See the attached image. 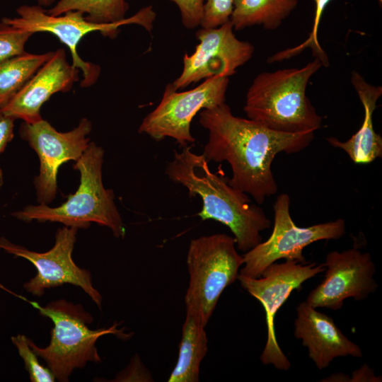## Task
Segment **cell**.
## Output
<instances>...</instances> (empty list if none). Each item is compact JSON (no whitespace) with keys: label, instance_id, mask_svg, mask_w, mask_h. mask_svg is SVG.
<instances>
[{"label":"cell","instance_id":"11","mask_svg":"<svg viewBox=\"0 0 382 382\" xmlns=\"http://www.w3.org/2000/svg\"><path fill=\"white\" fill-rule=\"evenodd\" d=\"M77 230L66 226L58 228L54 245L45 253L29 250L3 237L0 238V248L26 259L36 268V275L23 285L33 296H41L46 289L69 284L81 288L100 308L102 296L93 286L90 272L76 265L72 259Z\"/></svg>","mask_w":382,"mask_h":382},{"label":"cell","instance_id":"22","mask_svg":"<svg viewBox=\"0 0 382 382\" xmlns=\"http://www.w3.org/2000/svg\"><path fill=\"white\" fill-rule=\"evenodd\" d=\"M378 1L380 3L382 2V0ZM314 1L316 4L315 16L312 30L308 37L304 42L295 48L287 49L274 54L269 59L270 62L282 61L292 57L294 55L299 54L304 49L310 47L316 55V57L318 58L322 62L323 66L328 65L327 54L319 45L318 40V29L321 15L330 0H314Z\"/></svg>","mask_w":382,"mask_h":382},{"label":"cell","instance_id":"16","mask_svg":"<svg viewBox=\"0 0 382 382\" xmlns=\"http://www.w3.org/2000/svg\"><path fill=\"white\" fill-rule=\"evenodd\" d=\"M294 334L308 348L309 358L319 370L326 369L337 357L363 356L361 349L343 334L330 316L306 301L296 306Z\"/></svg>","mask_w":382,"mask_h":382},{"label":"cell","instance_id":"28","mask_svg":"<svg viewBox=\"0 0 382 382\" xmlns=\"http://www.w3.org/2000/svg\"><path fill=\"white\" fill-rule=\"evenodd\" d=\"M15 119L0 112V154L13 137Z\"/></svg>","mask_w":382,"mask_h":382},{"label":"cell","instance_id":"7","mask_svg":"<svg viewBox=\"0 0 382 382\" xmlns=\"http://www.w3.org/2000/svg\"><path fill=\"white\" fill-rule=\"evenodd\" d=\"M17 16L3 18L1 21L18 29L33 33H50L64 44L71 54L72 65L82 72L80 86H93L100 74L99 65L83 60L77 52L81 40L87 34L98 31L104 37H116L120 27L128 24H138L151 32L156 13L151 6L140 9L137 13L122 21L113 23H96L86 19L78 11H67L59 16H52L39 5H22L16 9Z\"/></svg>","mask_w":382,"mask_h":382},{"label":"cell","instance_id":"27","mask_svg":"<svg viewBox=\"0 0 382 382\" xmlns=\"http://www.w3.org/2000/svg\"><path fill=\"white\" fill-rule=\"evenodd\" d=\"M115 381H152L151 374L142 364L139 357L132 358L129 365L119 373L115 378Z\"/></svg>","mask_w":382,"mask_h":382},{"label":"cell","instance_id":"4","mask_svg":"<svg viewBox=\"0 0 382 382\" xmlns=\"http://www.w3.org/2000/svg\"><path fill=\"white\" fill-rule=\"evenodd\" d=\"M104 153L101 146L89 143L73 166L80 173L78 190L60 206L29 205L12 215L25 221L59 222L77 228H86L94 222L110 228L115 238H124L125 228L114 201V192L103 183Z\"/></svg>","mask_w":382,"mask_h":382},{"label":"cell","instance_id":"9","mask_svg":"<svg viewBox=\"0 0 382 382\" xmlns=\"http://www.w3.org/2000/svg\"><path fill=\"white\" fill-rule=\"evenodd\" d=\"M228 85V77L217 76L181 92L168 83L159 104L143 119L138 132L156 141L172 138L181 148L195 142L190 132L192 119L203 109L224 103Z\"/></svg>","mask_w":382,"mask_h":382},{"label":"cell","instance_id":"25","mask_svg":"<svg viewBox=\"0 0 382 382\" xmlns=\"http://www.w3.org/2000/svg\"><path fill=\"white\" fill-rule=\"evenodd\" d=\"M233 0H205L200 25L211 28L219 27L230 21Z\"/></svg>","mask_w":382,"mask_h":382},{"label":"cell","instance_id":"31","mask_svg":"<svg viewBox=\"0 0 382 382\" xmlns=\"http://www.w3.org/2000/svg\"><path fill=\"white\" fill-rule=\"evenodd\" d=\"M39 6L47 7L51 6L55 0H35Z\"/></svg>","mask_w":382,"mask_h":382},{"label":"cell","instance_id":"17","mask_svg":"<svg viewBox=\"0 0 382 382\" xmlns=\"http://www.w3.org/2000/svg\"><path fill=\"white\" fill-rule=\"evenodd\" d=\"M351 83L364 107L362 125L345 141L333 137L328 138L327 141L331 146L345 151L355 163L366 164L382 156V138L375 132L373 125V113L376 102L382 95V88L368 83L357 71L352 73Z\"/></svg>","mask_w":382,"mask_h":382},{"label":"cell","instance_id":"1","mask_svg":"<svg viewBox=\"0 0 382 382\" xmlns=\"http://www.w3.org/2000/svg\"><path fill=\"white\" fill-rule=\"evenodd\" d=\"M199 122L209 133L202 154L207 161H226L232 171L228 183L250 195L258 204L277 192L272 170L276 155L300 152L314 137V132L272 130L248 118L235 116L225 103L202 110Z\"/></svg>","mask_w":382,"mask_h":382},{"label":"cell","instance_id":"13","mask_svg":"<svg viewBox=\"0 0 382 382\" xmlns=\"http://www.w3.org/2000/svg\"><path fill=\"white\" fill-rule=\"evenodd\" d=\"M233 30L230 21L216 28L198 30L199 42L192 54H184L183 71L171 83L173 88L178 91L216 76L229 77L248 62L255 48L238 40Z\"/></svg>","mask_w":382,"mask_h":382},{"label":"cell","instance_id":"5","mask_svg":"<svg viewBox=\"0 0 382 382\" xmlns=\"http://www.w3.org/2000/svg\"><path fill=\"white\" fill-rule=\"evenodd\" d=\"M30 303L54 324L47 347H37L28 339L30 347L45 361L55 378L62 382L68 381L73 371L83 368L87 362H101L96 346L100 337L108 334L123 340L130 337L124 329H119L116 323L107 328L91 330L88 325L93 318L80 304L63 299L53 301L44 307L36 302Z\"/></svg>","mask_w":382,"mask_h":382},{"label":"cell","instance_id":"26","mask_svg":"<svg viewBox=\"0 0 382 382\" xmlns=\"http://www.w3.org/2000/svg\"><path fill=\"white\" fill-rule=\"evenodd\" d=\"M178 7L183 25L193 29L200 25L205 0H170Z\"/></svg>","mask_w":382,"mask_h":382},{"label":"cell","instance_id":"8","mask_svg":"<svg viewBox=\"0 0 382 382\" xmlns=\"http://www.w3.org/2000/svg\"><path fill=\"white\" fill-rule=\"evenodd\" d=\"M273 230L267 241L245 252L241 275L259 277L263 271L276 261L284 259L306 264L303 250L321 240H337L346 232L345 221L338 219L307 227L297 226L290 214V197L286 193L278 195L274 206Z\"/></svg>","mask_w":382,"mask_h":382},{"label":"cell","instance_id":"18","mask_svg":"<svg viewBox=\"0 0 382 382\" xmlns=\"http://www.w3.org/2000/svg\"><path fill=\"white\" fill-rule=\"evenodd\" d=\"M204 325L195 316L186 313L175 368L168 382H198L200 364L208 351Z\"/></svg>","mask_w":382,"mask_h":382},{"label":"cell","instance_id":"30","mask_svg":"<svg viewBox=\"0 0 382 382\" xmlns=\"http://www.w3.org/2000/svg\"><path fill=\"white\" fill-rule=\"evenodd\" d=\"M325 379L327 380H324L323 381H349L348 376L342 373L332 374Z\"/></svg>","mask_w":382,"mask_h":382},{"label":"cell","instance_id":"3","mask_svg":"<svg viewBox=\"0 0 382 382\" xmlns=\"http://www.w3.org/2000/svg\"><path fill=\"white\" fill-rule=\"evenodd\" d=\"M323 66L315 58L301 68L278 69L258 74L250 86L243 108L247 117L274 131L314 132L321 127L306 96L309 79Z\"/></svg>","mask_w":382,"mask_h":382},{"label":"cell","instance_id":"20","mask_svg":"<svg viewBox=\"0 0 382 382\" xmlns=\"http://www.w3.org/2000/svg\"><path fill=\"white\" fill-rule=\"evenodd\" d=\"M53 52L24 53L0 62V109L23 88L51 57Z\"/></svg>","mask_w":382,"mask_h":382},{"label":"cell","instance_id":"29","mask_svg":"<svg viewBox=\"0 0 382 382\" xmlns=\"http://www.w3.org/2000/svg\"><path fill=\"white\" fill-rule=\"evenodd\" d=\"M352 382L381 381V378L376 376L374 370L366 364H363L359 369L352 372L349 378Z\"/></svg>","mask_w":382,"mask_h":382},{"label":"cell","instance_id":"2","mask_svg":"<svg viewBox=\"0 0 382 382\" xmlns=\"http://www.w3.org/2000/svg\"><path fill=\"white\" fill-rule=\"evenodd\" d=\"M185 146L166 164L168 178L185 187L190 198L198 196L202 207L197 215L203 220H214L227 226L233 234L236 248L244 253L260 242V232L271 226V221L250 197L228 183V178L211 171L203 154Z\"/></svg>","mask_w":382,"mask_h":382},{"label":"cell","instance_id":"23","mask_svg":"<svg viewBox=\"0 0 382 382\" xmlns=\"http://www.w3.org/2000/svg\"><path fill=\"white\" fill-rule=\"evenodd\" d=\"M12 342L22 357L25 369L28 371L32 382H53L55 377L49 368L43 366L37 359V355L30 347L28 338L23 335L11 337Z\"/></svg>","mask_w":382,"mask_h":382},{"label":"cell","instance_id":"12","mask_svg":"<svg viewBox=\"0 0 382 382\" xmlns=\"http://www.w3.org/2000/svg\"><path fill=\"white\" fill-rule=\"evenodd\" d=\"M91 128L92 124L87 118H82L76 127L67 132L57 131L43 119L33 124H21V138L35 151L40 159V173L34 182L40 204H47L55 198L59 167L81 157L88 146L87 136Z\"/></svg>","mask_w":382,"mask_h":382},{"label":"cell","instance_id":"32","mask_svg":"<svg viewBox=\"0 0 382 382\" xmlns=\"http://www.w3.org/2000/svg\"><path fill=\"white\" fill-rule=\"evenodd\" d=\"M2 185H3V174H2L1 169L0 168V189Z\"/></svg>","mask_w":382,"mask_h":382},{"label":"cell","instance_id":"10","mask_svg":"<svg viewBox=\"0 0 382 382\" xmlns=\"http://www.w3.org/2000/svg\"><path fill=\"white\" fill-rule=\"evenodd\" d=\"M325 270L323 263L307 265L286 260L282 263L275 262L271 264L259 277L238 274L237 279L241 287L257 299L265 309L267 335L260 355L263 364H271L282 371L290 369V361L280 348L275 335V316L294 290L301 289L304 282Z\"/></svg>","mask_w":382,"mask_h":382},{"label":"cell","instance_id":"21","mask_svg":"<svg viewBox=\"0 0 382 382\" xmlns=\"http://www.w3.org/2000/svg\"><path fill=\"white\" fill-rule=\"evenodd\" d=\"M129 9L126 0H59L46 10L52 16H59L67 11H78L96 23H113L122 21Z\"/></svg>","mask_w":382,"mask_h":382},{"label":"cell","instance_id":"6","mask_svg":"<svg viewBox=\"0 0 382 382\" xmlns=\"http://www.w3.org/2000/svg\"><path fill=\"white\" fill-rule=\"evenodd\" d=\"M186 263L189 274L186 313L206 325L223 291L237 279L243 256L237 252L233 237L215 233L191 240Z\"/></svg>","mask_w":382,"mask_h":382},{"label":"cell","instance_id":"24","mask_svg":"<svg viewBox=\"0 0 382 382\" xmlns=\"http://www.w3.org/2000/svg\"><path fill=\"white\" fill-rule=\"evenodd\" d=\"M33 33L18 29L1 21L0 62L24 53L25 45Z\"/></svg>","mask_w":382,"mask_h":382},{"label":"cell","instance_id":"15","mask_svg":"<svg viewBox=\"0 0 382 382\" xmlns=\"http://www.w3.org/2000/svg\"><path fill=\"white\" fill-rule=\"evenodd\" d=\"M79 72L68 62L64 50L57 49L0 112L26 123L37 122L42 119V105L53 94L70 91Z\"/></svg>","mask_w":382,"mask_h":382},{"label":"cell","instance_id":"19","mask_svg":"<svg viewBox=\"0 0 382 382\" xmlns=\"http://www.w3.org/2000/svg\"><path fill=\"white\" fill-rule=\"evenodd\" d=\"M297 4L298 0H233L230 21L234 30L256 25L275 30Z\"/></svg>","mask_w":382,"mask_h":382},{"label":"cell","instance_id":"14","mask_svg":"<svg viewBox=\"0 0 382 382\" xmlns=\"http://www.w3.org/2000/svg\"><path fill=\"white\" fill-rule=\"evenodd\" d=\"M325 277L308 295L306 301L313 308L339 310L344 301H363L376 291V267L371 255L357 248L328 253L323 263Z\"/></svg>","mask_w":382,"mask_h":382}]
</instances>
